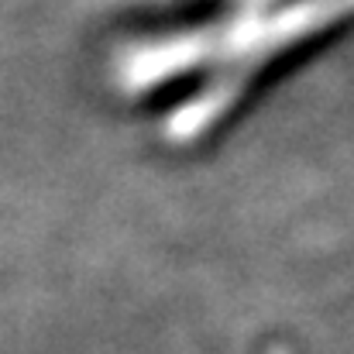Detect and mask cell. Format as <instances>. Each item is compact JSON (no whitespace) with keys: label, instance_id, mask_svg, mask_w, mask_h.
<instances>
[{"label":"cell","instance_id":"cell-1","mask_svg":"<svg viewBox=\"0 0 354 354\" xmlns=\"http://www.w3.org/2000/svg\"><path fill=\"white\" fill-rule=\"evenodd\" d=\"M351 10L354 0H244L214 24L162 35L127 48L118 62V80L127 93H145L158 83L176 80L179 73L217 66V80L196 90L165 120V138L172 145H186L224 118V111L241 97L248 80L275 52L310 38L313 31Z\"/></svg>","mask_w":354,"mask_h":354}]
</instances>
